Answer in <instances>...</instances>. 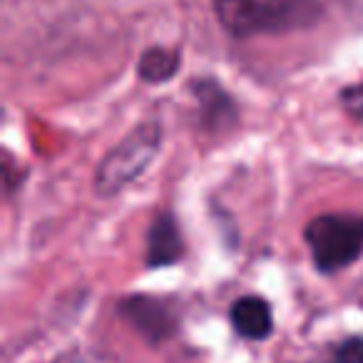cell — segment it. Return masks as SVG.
Listing matches in <instances>:
<instances>
[{"instance_id": "cell-1", "label": "cell", "mask_w": 363, "mask_h": 363, "mask_svg": "<svg viewBox=\"0 0 363 363\" xmlns=\"http://www.w3.org/2000/svg\"><path fill=\"white\" fill-rule=\"evenodd\" d=\"M212 8L234 38L286 33L311 26L318 16L316 0H212Z\"/></svg>"}, {"instance_id": "cell-2", "label": "cell", "mask_w": 363, "mask_h": 363, "mask_svg": "<svg viewBox=\"0 0 363 363\" xmlns=\"http://www.w3.org/2000/svg\"><path fill=\"white\" fill-rule=\"evenodd\" d=\"M162 147V122L150 120L137 125L120 145H115L100 162L95 174V189L102 197H115L117 192L135 182L155 162Z\"/></svg>"}, {"instance_id": "cell-3", "label": "cell", "mask_w": 363, "mask_h": 363, "mask_svg": "<svg viewBox=\"0 0 363 363\" xmlns=\"http://www.w3.org/2000/svg\"><path fill=\"white\" fill-rule=\"evenodd\" d=\"M303 239L318 272L346 269L363 254V214H323L308 222Z\"/></svg>"}, {"instance_id": "cell-4", "label": "cell", "mask_w": 363, "mask_h": 363, "mask_svg": "<svg viewBox=\"0 0 363 363\" xmlns=\"http://www.w3.org/2000/svg\"><path fill=\"white\" fill-rule=\"evenodd\" d=\"M120 313L150 343L167 341L177 331V313L155 296H127L120 303Z\"/></svg>"}, {"instance_id": "cell-5", "label": "cell", "mask_w": 363, "mask_h": 363, "mask_svg": "<svg viewBox=\"0 0 363 363\" xmlns=\"http://www.w3.org/2000/svg\"><path fill=\"white\" fill-rule=\"evenodd\" d=\"M184 254L179 227L172 214H160L152 222L150 237H147V267H172Z\"/></svg>"}, {"instance_id": "cell-6", "label": "cell", "mask_w": 363, "mask_h": 363, "mask_svg": "<svg viewBox=\"0 0 363 363\" xmlns=\"http://www.w3.org/2000/svg\"><path fill=\"white\" fill-rule=\"evenodd\" d=\"M232 326L249 341H264L274 331V316L262 296H242L232 306Z\"/></svg>"}, {"instance_id": "cell-7", "label": "cell", "mask_w": 363, "mask_h": 363, "mask_svg": "<svg viewBox=\"0 0 363 363\" xmlns=\"http://www.w3.org/2000/svg\"><path fill=\"white\" fill-rule=\"evenodd\" d=\"M179 70V52L167 50V48H150V50L142 52L137 72L145 82H167L177 75Z\"/></svg>"}, {"instance_id": "cell-8", "label": "cell", "mask_w": 363, "mask_h": 363, "mask_svg": "<svg viewBox=\"0 0 363 363\" xmlns=\"http://www.w3.org/2000/svg\"><path fill=\"white\" fill-rule=\"evenodd\" d=\"M194 90H197V97H199V102H202L204 110H212V115H209V120L204 122V125L219 127L222 122L234 120L237 110H234L232 100L222 92V87L212 85V82H202V85H197Z\"/></svg>"}, {"instance_id": "cell-9", "label": "cell", "mask_w": 363, "mask_h": 363, "mask_svg": "<svg viewBox=\"0 0 363 363\" xmlns=\"http://www.w3.org/2000/svg\"><path fill=\"white\" fill-rule=\"evenodd\" d=\"M341 105L356 122H363V82L341 90Z\"/></svg>"}, {"instance_id": "cell-10", "label": "cell", "mask_w": 363, "mask_h": 363, "mask_svg": "<svg viewBox=\"0 0 363 363\" xmlns=\"http://www.w3.org/2000/svg\"><path fill=\"white\" fill-rule=\"evenodd\" d=\"M331 363H363V336H353L338 346Z\"/></svg>"}, {"instance_id": "cell-11", "label": "cell", "mask_w": 363, "mask_h": 363, "mask_svg": "<svg viewBox=\"0 0 363 363\" xmlns=\"http://www.w3.org/2000/svg\"><path fill=\"white\" fill-rule=\"evenodd\" d=\"M55 363H90V361H85V356H82V353L72 351V353H65V356H60Z\"/></svg>"}]
</instances>
